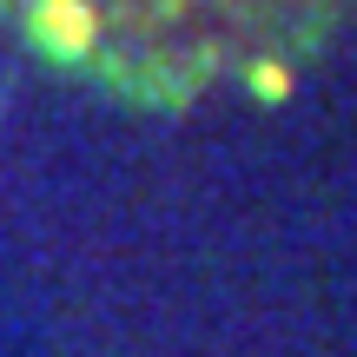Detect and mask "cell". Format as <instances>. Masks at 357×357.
<instances>
[{
  "instance_id": "cell-1",
  "label": "cell",
  "mask_w": 357,
  "mask_h": 357,
  "mask_svg": "<svg viewBox=\"0 0 357 357\" xmlns=\"http://www.w3.org/2000/svg\"><path fill=\"white\" fill-rule=\"evenodd\" d=\"M357 0H0V53L132 106L284 93Z\"/></svg>"
}]
</instances>
